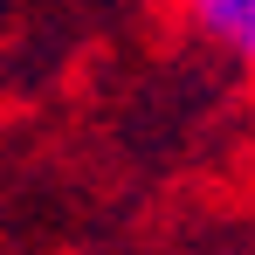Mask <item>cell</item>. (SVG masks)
Instances as JSON below:
<instances>
[{
    "instance_id": "6da1fadb",
    "label": "cell",
    "mask_w": 255,
    "mask_h": 255,
    "mask_svg": "<svg viewBox=\"0 0 255 255\" xmlns=\"http://www.w3.org/2000/svg\"><path fill=\"white\" fill-rule=\"evenodd\" d=\"M242 62L255 69V21H249V42H242Z\"/></svg>"
}]
</instances>
